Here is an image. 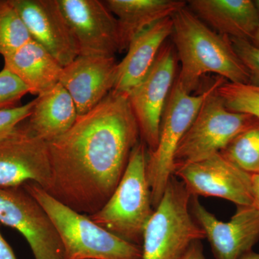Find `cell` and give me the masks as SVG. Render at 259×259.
Wrapping results in <instances>:
<instances>
[{
    "instance_id": "cell-1",
    "label": "cell",
    "mask_w": 259,
    "mask_h": 259,
    "mask_svg": "<svg viewBox=\"0 0 259 259\" xmlns=\"http://www.w3.org/2000/svg\"><path fill=\"white\" fill-rule=\"evenodd\" d=\"M140 141L127 95L110 92L67 132L48 143V193L76 212L95 214L115 192Z\"/></svg>"
},
{
    "instance_id": "cell-2",
    "label": "cell",
    "mask_w": 259,
    "mask_h": 259,
    "mask_svg": "<svg viewBox=\"0 0 259 259\" xmlns=\"http://www.w3.org/2000/svg\"><path fill=\"white\" fill-rule=\"evenodd\" d=\"M171 37L180 61L177 81L188 94L209 73L228 82L249 83V75L233 49L231 38L214 32L186 6L171 17Z\"/></svg>"
},
{
    "instance_id": "cell-3",
    "label": "cell",
    "mask_w": 259,
    "mask_h": 259,
    "mask_svg": "<svg viewBox=\"0 0 259 259\" xmlns=\"http://www.w3.org/2000/svg\"><path fill=\"white\" fill-rule=\"evenodd\" d=\"M49 214L64 246V259H142V248L115 236L54 198L34 182L23 185Z\"/></svg>"
},
{
    "instance_id": "cell-4",
    "label": "cell",
    "mask_w": 259,
    "mask_h": 259,
    "mask_svg": "<svg viewBox=\"0 0 259 259\" xmlns=\"http://www.w3.org/2000/svg\"><path fill=\"white\" fill-rule=\"evenodd\" d=\"M147 154V146L141 140L131 152L115 192L98 212L88 215L107 231L140 246L154 210L146 171Z\"/></svg>"
},
{
    "instance_id": "cell-5",
    "label": "cell",
    "mask_w": 259,
    "mask_h": 259,
    "mask_svg": "<svg viewBox=\"0 0 259 259\" xmlns=\"http://www.w3.org/2000/svg\"><path fill=\"white\" fill-rule=\"evenodd\" d=\"M192 196L173 175L145 227L142 259H180L205 234L190 212Z\"/></svg>"
},
{
    "instance_id": "cell-6",
    "label": "cell",
    "mask_w": 259,
    "mask_h": 259,
    "mask_svg": "<svg viewBox=\"0 0 259 259\" xmlns=\"http://www.w3.org/2000/svg\"><path fill=\"white\" fill-rule=\"evenodd\" d=\"M226 80L218 78L199 95L186 93L175 80L162 116L157 146L148 152L146 171L153 209L157 207L174 175L177 148L202 104Z\"/></svg>"
},
{
    "instance_id": "cell-7",
    "label": "cell",
    "mask_w": 259,
    "mask_h": 259,
    "mask_svg": "<svg viewBox=\"0 0 259 259\" xmlns=\"http://www.w3.org/2000/svg\"><path fill=\"white\" fill-rule=\"evenodd\" d=\"M216 90L206 99L180 141L174 158L175 171L221 153L237 136L258 123L252 115L228 110Z\"/></svg>"
},
{
    "instance_id": "cell-8",
    "label": "cell",
    "mask_w": 259,
    "mask_h": 259,
    "mask_svg": "<svg viewBox=\"0 0 259 259\" xmlns=\"http://www.w3.org/2000/svg\"><path fill=\"white\" fill-rule=\"evenodd\" d=\"M177 61L173 44L165 42L147 75L127 95L148 153L157 146L162 116L177 79Z\"/></svg>"
},
{
    "instance_id": "cell-9",
    "label": "cell",
    "mask_w": 259,
    "mask_h": 259,
    "mask_svg": "<svg viewBox=\"0 0 259 259\" xmlns=\"http://www.w3.org/2000/svg\"><path fill=\"white\" fill-rule=\"evenodd\" d=\"M0 224L23 235L35 259H64V246L54 223L23 186L0 187Z\"/></svg>"
},
{
    "instance_id": "cell-10",
    "label": "cell",
    "mask_w": 259,
    "mask_h": 259,
    "mask_svg": "<svg viewBox=\"0 0 259 259\" xmlns=\"http://www.w3.org/2000/svg\"><path fill=\"white\" fill-rule=\"evenodd\" d=\"M51 178L48 143L37 137L26 123H20L0 140V187L34 182L48 192Z\"/></svg>"
},
{
    "instance_id": "cell-11",
    "label": "cell",
    "mask_w": 259,
    "mask_h": 259,
    "mask_svg": "<svg viewBox=\"0 0 259 259\" xmlns=\"http://www.w3.org/2000/svg\"><path fill=\"white\" fill-rule=\"evenodd\" d=\"M174 175L191 195L219 197L240 206H254L251 175L221 153L175 169Z\"/></svg>"
},
{
    "instance_id": "cell-12",
    "label": "cell",
    "mask_w": 259,
    "mask_h": 259,
    "mask_svg": "<svg viewBox=\"0 0 259 259\" xmlns=\"http://www.w3.org/2000/svg\"><path fill=\"white\" fill-rule=\"evenodd\" d=\"M74 32L79 55L115 57L120 51L117 20L100 0H58Z\"/></svg>"
},
{
    "instance_id": "cell-13",
    "label": "cell",
    "mask_w": 259,
    "mask_h": 259,
    "mask_svg": "<svg viewBox=\"0 0 259 259\" xmlns=\"http://www.w3.org/2000/svg\"><path fill=\"white\" fill-rule=\"evenodd\" d=\"M191 211L208 239L216 259H241L259 240V211L255 206L237 207L228 222L219 221L192 196Z\"/></svg>"
},
{
    "instance_id": "cell-14",
    "label": "cell",
    "mask_w": 259,
    "mask_h": 259,
    "mask_svg": "<svg viewBox=\"0 0 259 259\" xmlns=\"http://www.w3.org/2000/svg\"><path fill=\"white\" fill-rule=\"evenodd\" d=\"M38 42L63 66L79 56L74 32L61 12L58 0H10Z\"/></svg>"
},
{
    "instance_id": "cell-15",
    "label": "cell",
    "mask_w": 259,
    "mask_h": 259,
    "mask_svg": "<svg viewBox=\"0 0 259 259\" xmlns=\"http://www.w3.org/2000/svg\"><path fill=\"white\" fill-rule=\"evenodd\" d=\"M117 64L115 57L79 55L63 67L59 83L74 100L78 115L91 111L113 90Z\"/></svg>"
},
{
    "instance_id": "cell-16",
    "label": "cell",
    "mask_w": 259,
    "mask_h": 259,
    "mask_svg": "<svg viewBox=\"0 0 259 259\" xmlns=\"http://www.w3.org/2000/svg\"><path fill=\"white\" fill-rule=\"evenodd\" d=\"M173 31L171 18L163 19L139 34L117 64L114 93L127 95L147 75Z\"/></svg>"
},
{
    "instance_id": "cell-17",
    "label": "cell",
    "mask_w": 259,
    "mask_h": 259,
    "mask_svg": "<svg viewBox=\"0 0 259 259\" xmlns=\"http://www.w3.org/2000/svg\"><path fill=\"white\" fill-rule=\"evenodd\" d=\"M187 6L221 35L250 41L259 28L258 13L251 0H190Z\"/></svg>"
},
{
    "instance_id": "cell-18",
    "label": "cell",
    "mask_w": 259,
    "mask_h": 259,
    "mask_svg": "<svg viewBox=\"0 0 259 259\" xmlns=\"http://www.w3.org/2000/svg\"><path fill=\"white\" fill-rule=\"evenodd\" d=\"M103 3L117 20L119 53L127 50L135 37L148 27L171 18L187 6L183 0H106Z\"/></svg>"
},
{
    "instance_id": "cell-19",
    "label": "cell",
    "mask_w": 259,
    "mask_h": 259,
    "mask_svg": "<svg viewBox=\"0 0 259 259\" xmlns=\"http://www.w3.org/2000/svg\"><path fill=\"white\" fill-rule=\"evenodd\" d=\"M78 117L74 100L59 83L35 99L26 124L37 137L49 143L67 132Z\"/></svg>"
},
{
    "instance_id": "cell-20",
    "label": "cell",
    "mask_w": 259,
    "mask_h": 259,
    "mask_svg": "<svg viewBox=\"0 0 259 259\" xmlns=\"http://www.w3.org/2000/svg\"><path fill=\"white\" fill-rule=\"evenodd\" d=\"M4 61V67L16 75L32 95H42L59 83L63 66L33 39L5 56Z\"/></svg>"
},
{
    "instance_id": "cell-21",
    "label": "cell",
    "mask_w": 259,
    "mask_h": 259,
    "mask_svg": "<svg viewBox=\"0 0 259 259\" xmlns=\"http://www.w3.org/2000/svg\"><path fill=\"white\" fill-rule=\"evenodd\" d=\"M28 28L10 0H0V54L10 55L32 40Z\"/></svg>"
},
{
    "instance_id": "cell-22",
    "label": "cell",
    "mask_w": 259,
    "mask_h": 259,
    "mask_svg": "<svg viewBox=\"0 0 259 259\" xmlns=\"http://www.w3.org/2000/svg\"><path fill=\"white\" fill-rule=\"evenodd\" d=\"M221 153L243 171L259 173V122L237 136Z\"/></svg>"
},
{
    "instance_id": "cell-23",
    "label": "cell",
    "mask_w": 259,
    "mask_h": 259,
    "mask_svg": "<svg viewBox=\"0 0 259 259\" xmlns=\"http://www.w3.org/2000/svg\"><path fill=\"white\" fill-rule=\"evenodd\" d=\"M216 93L228 110L248 114L259 120V87L226 81L217 89Z\"/></svg>"
},
{
    "instance_id": "cell-24",
    "label": "cell",
    "mask_w": 259,
    "mask_h": 259,
    "mask_svg": "<svg viewBox=\"0 0 259 259\" xmlns=\"http://www.w3.org/2000/svg\"><path fill=\"white\" fill-rule=\"evenodd\" d=\"M28 93L30 91L26 85L9 69L3 68L0 71V110L18 107Z\"/></svg>"
},
{
    "instance_id": "cell-25",
    "label": "cell",
    "mask_w": 259,
    "mask_h": 259,
    "mask_svg": "<svg viewBox=\"0 0 259 259\" xmlns=\"http://www.w3.org/2000/svg\"><path fill=\"white\" fill-rule=\"evenodd\" d=\"M235 52L249 75V83L259 87V49L249 40L230 37Z\"/></svg>"
},
{
    "instance_id": "cell-26",
    "label": "cell",
    "mask_w": 259,
    "mask_h": 259,
    "mask_svg": "<svg viewBox=\"0 0 259 259\" xmlns=\"http://www.w3.org/2000/svg\"><path fill=\"white\" fill-rule=\"evenodd\" d=\"M35 100L13 108L0 110V140L5 139L31 114Z\"/></svg>"
},
{
    "instance_id": "cell-27",
    "label": "cell",
    "mask_w": 259,
    "mask_h": 259,
    "mask_svg": "<svg viewBox=\"0 0 259 259\" xmlns=\"http://www.w3.org/2000/svg\"><path fill=\"white\" fill-rule=\"evenodd\" d=\"M180 259H206L200 241L193 242Z\"/></svg>"
},
{
    "instance_id": "cell-28",
    "label": "cell",
    "mask_w": 259,
    "mask_h": 259,
    "mask_svg": "<svg viewBox=\"0 0 259 259\" xmlns=\"http://www.w3.org/2000/svg\"><path fill=\"white\" fill-rule=\"evenodd\" d=\"M0 259H17L14 251L2 236L1 232H0Z\"/></svg>"
},
{
    "instance_id": "cell-29",
    "label": "cell",
    "mask_w": 259,
    "mask_h": 259,
    "mask_svg": "<svg viewBox=\"0 0 259 259\" xmlns=\"http://www.w3.org/2000/svg\"><path fill=\"white\" fill-rule=\"evenodd\" d=\"M251 185L254 206L259 211V173L251 175Z\"/></svg>"
},
{
    "instance_id": "cell-30",
    "label": "cell",
    "mask_w": 259,
    "mask_h": 259,
    "mask_svg": "<svg viewBox=\"0 0 259 259\" xmlns=\"http://www.w3.org/2000/svg\"><path fill=\"white\" fill-rule=\"evenodd\" d=\"M241 259H259V253L250 251L249 253L243 255Z\"/></svg>"
},
{
    "instance_id": "cell-31",
    "label": "cell",
    "mask_w": 259,
    "mask_h": 259,
    "mask_svg": "<svg viewBox=\"0 0 259 259\" xmlns=\"http://www.w3.org/2000/svg\"><path fill=\"white\" fill-rule=\"evenodd\" d=\"M250 42H251L255 47H256L259 49V28L258 29V30H257L256 32H255L254 36H253V38L250 40Z\"/></svg>"
},
{
    "instance_id": "cell-32",
    "label": "cell",
    "mask_w": 259,
    "mask_h": 259,
    "mask_svg": "<svg viewBox=\"0 0 259 259\" xmlns=\"http://www.w3.org/2000/svg\"><path fill=\"white\" fill-rule=\"evenodd\" d=\"M253 3H254L255 9H256L257 13H258V16L259 18V0H255V1H253Z\"/></svg>"
}]
</instances>
